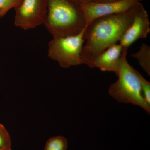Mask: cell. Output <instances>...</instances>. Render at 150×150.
<instances>
[{
  "label": "cell",
  "instance_id": "cell-1",
  "mask_svg": "<svg viewBox=\"0 0 150 150\" xmlns=\"http://www.w3.org/2000/svg\"><path fill=\"white\" fill-rule=\"evenodd\" d=\"M142 5L139 3L124 12L100 17L87 25L84 31L83 64L91 67L98 55L120 42Z\"/></svg>",
  "mask_w": 150,
  "mask_h": 150
},
{
  "label": "cell",
  "instance_id": "cell-2",
  "mask_svg": "<svg viewBox=\"0 0 150 150\" xmlns=\"http://www.w3.org/2000/svg\"><path fill=\"white\" fill-rule=\"evenodd\" d=\"M48 12L43 25L53 37L78 35L86 27L79 6L68 0H47Z\"/></svg>",
  "mask_w": 150,
  "mask_h": 150
},
{
  "label": "cell",
  "instance_id": "cell-3",
  "mask_svg": "<svg viewBox=\"0 0 150 150\" xmlns=\"http://www.w3.org/2000/svg\"><path fill=\"white\" fill-rule=\"evenodd\" d=\"M127 54V51H123L118 80L110 85L108 93L118 102L138 105L150 114V106L143 96L138 71L128 63Z\"/></svg>",
  "mask_w": 150,
  "mask_h": 150
},
{
  "label": "cell",
  "instance_id": "cell-4",
  "mask_svg": "<svg viewBox=\"0 0 150 150\" xmlns=\"http://www.w3.org/2000/svg\"><path fill=\"white\" fill-rule=\"evenodd\" d=\"M84 30L73 36L53 37L48 43V57L64 68L83 64L81 54L85 41Z\"/></svg>",
  "mask_w": 150,
  "mask_h": 150
},
{
  "label": "cell",
  "instance_id": "cell-5",
  "mask_svg": "<svg viewBox=\"0 0 150 150\" xmlns=\"http://www.w3.org/2000/svg\"><path fill=\"white\" fill-rule=\"evenodd\" d=\"M14 24L24 30L43 24L48 12L47 0H23L16 8Z\"/></svg>",
  "mask_w": 150,
  "mask_h": 150
},
{
  "label": "cell",
  "instance_id": "cell-6",
  "mask_svg": "<svg viewBox=\"0 0 150 150\" xmlns=\"http://www.w3.org/2000/svg\"><path fill=\"white\" fill-rule=\"evenodd\" d=\"M143 0H118L107 3L91 2L80 6L86 25L95 19L104 16L121 13L132 8Z\"/></svg>",
  "mask_w": 150,
  "mask_h": 150
},
{
  "label": "cell",
  "instance_id": "cell-7",
  "mask_svg": "<svg viewBox=\"0 0 150 150\" xmlns=\"http://www.w3.org/2000/svg\"><path fill=\"white\" fill-rule=\"evenodd\" d=\"M149 15L143 5L137 12L134 21L119 42L123 51H128L129 47L140 38H146L150 32Z\"/></svg>",
  "mask_w": 150,
  "mask_h": 150
},
{
  "label": "cell",
  "instance_id": "cell-8",
  "mask_svg": "<svg viewBox=\"0 0 150 150\" xmlns=\"http://www.w3.org/2000/svg\"><path fill=\"white\" fill-rule=\"evenodd\" d=\"M122 46L116 43L107 48L96 56L90 68H98L102 71H110L118 74L122 57Z\"/></svg>",
  "mask_w": 150,
  "mask_h": 150
},
{
  "label": "cell",
  "instance_id": "cell-9",
  "mask_svg": "<svg viewBox=\"0 0 150 150\" xmlns=\"http://www.w3.org/2000/svg\"><path fill=\"white\" fill-rule=\"evenodd\" d=\"M131 56L138 60L143 70L148 75H150V46L142 43L139 50L136 53L131 54Z\"/></svg>",
  "mask_w": 150,
  "mask_h": 150
},
{
  "label": "cell",
  "instance_id": "cell-10",
  "mask_svg": "<svg viewBox=\"0 0 150 150\" xmlns=\"http://www.w3.org/2000/svg\"><path fill=\"white\" fill-rule=\"evenodd\" d=\"M67 140L63 136L50 138L46 142L44 150H66L68 148Z\"/></svg>",
  "mask_w": 150,
  "mask_h": 150
},
{
  "label": "cell",
  "instance_id": "cell-11",
  "mask_svg": "<svg viewBox=\"0 0 150 150\" xmlns=\"http://www.w3.org/2000/svg\"><path fill=\"white\" fill-rule=\"evenodd\" d=\"M23 0H0V17L4 16L10 10L15 9L21 4Z\"/></svg>",
  "mask_w": 150,
  "mask_h": 150
},
{
  "label": "cell",
  "instance_id": "cell-12",
  "mask_svg": "<svg viewBox=\"0 0 150 150\" xmlns=\"http://www.w3.org/2000/svg\"><path fill=\"white\" fill-rule=\"evenodd\" d=\"M10 136L4 125L0 123V149H11Z\"/></svg>",
  "mask_w": 150,
  "mask_h": 150
},
{
  "label": "cell",
  "instance_id": "cell-13",
  "mask_svg": "<svg viewBox=\"0 0 150 150\" xmlns=\"http://www.w3.org/2000/svg\"><path fill=\"white\" fill-rule=\"evenodd\" d=\"M138 76L139 79L142 94L145 101L148 105L150 106V83L142 76V75L138 72Z\"/></svg>",
  "mask_w": 150,
  "mask_h": 150
},
{
  "label": "cell",
  "instance_id": "cell-14",
  "mask_svg": "<svg viewBox=\"0 0 150 150\" xmlns=\"http://www.w3.org/2000/svg\"><path fill=\"white\" fill-rule=\"evenodd\" d=\"M68 1L79 6L81 5L94 2V0H68Z\"/></svg>",
  "mask_w": 150,
  "mask_h": 150
},
{
  "label": "cell",
  "instance_id": "cell-15",
  "mask_svg": "<svg viewBox=\"0 0 150 150\" xmlns=\"http://www.w3.org/2000/svg\"><path fill=\"white\" fill-rule=\"evenodd\" d=\"M117 1L118 0H94V2L98 3H107Z\"/></svg>",
  "mask_w": 150,
  "mask_h": 150
},
{
  "label": "cell",
  "instance_id": "cell-16",
  "mask_svg": "<svg viewBox=\"0 0 150 150\" xmlns=\"http://www.w3.org/2000/svg\"><path fill=\"white\" fill-rule=\"evenodd\" d=\"M0 150H11V149H0Z\"/></svg>",
  "mask_w": 150,
  "mask_h": 150
}]
</instances>
